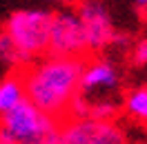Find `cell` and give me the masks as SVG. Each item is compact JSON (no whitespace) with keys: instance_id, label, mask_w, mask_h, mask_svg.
Segmentation results:
<instances>
[{"instance_id":"8","label":"cell","mask_w":147,"mask_h":144,"mask_svg":"<svg viewBox=\"0 0 147 144\" xmlns=\"http://www.w3.org/2000/svg\"><path fill=\"white\" fill-rule=\"evenodd\" d=\"M120 115L134 124H147V82L125 89L120 98Z\"/></svg>"},{"instance_id":"16","label":"cell","mask_w":147,"mask_h":144,"mask_svg":"<svg viewBox=\"0 0 147 144\" xmlns=\"http://www.w3.org/2000/svg\"><path fill=\"white\" fill-rule=\"evenodd\" d=\"M145 131H147V124H145Z\"/></svg>"},{"instance_id":"5","label":"cell","mask_w":147,"mask_h":144,"mask_svg":"<svg viewBox=\"0 0 147 144\" xmlns=\"http://www.w3.org/2000/svg\"><path fill=\"white\" fill-rule=\"evenodd\" d=\"M47 53L67 55V58H85L89 53L80 20L74 7H60L58 11H51Z\"/></svg>"},{"instance_id":"7","label":"cell","mask_w":147,"mask_h":144,"mask_svg":"<svg viewBox=\"0 0 147 144\" xmlns=\"http://www.w3.org/2000/svg\"><path fill=\"white\" fill-rule=\"evenodd\" d=\"M105 137H127L118 120H94V117H63L58 126L56 144H92Z\"/></svg>"},{"instance_id":"15","label":"cell","mask_w":147,"mask_h":144,"mask_svg":"<svg viewBox=\"0 0 147 144\" xmlns=\"http://www.w3.org/2000/svg\"><path fill=\"white\" fill-rule=\"evenodd\" d=\"M127 144H147V140H134V142H127Z\"/></svg>"},{"instance_id":"1","label":"cell","mask_w":147,"mask_h":144,"mask_svg":"<svg viewBox=\"0 0 147 144\" xmlns=\"http://www.w3.org/2000/svg\"><path fill=\"white\" fill-rule=\"evenodd\" d=\"M85 58L45 53L20 69L25 93L31 104L63 120L71 102L80 95V73Z\"/></svg>"},{"instance_id":"9","label":"cell","mask_w":147,"mask_h":144,"mask_svg":"<svg viewBox=\"0 0 147 144\" xmlns=\"http://www.w3.org/2000/svg\"><path fill=\"white\" fill-rule=\"evenodd\" d=\"M25 100H27V93H25L20 71H11L5 78H0V115L9 113L11 109L22 104Z\"/></svg>"},{"instance_id":"12","label":"cell","mask_w":147,"mask_h":144,"mask_svg":"<svg viewBox=\"0 0 147 144\" xmlns=\"http://www.w3.org/2000/svg\"><path fill=\"white\" fill-rule=\"evenodd\" d=\"M129 2H131V7L138 16L143 20H147V0H129Z\"/></svg>"},{"instance_id":"11","label":"cell","mask_w":147,"mask_h":144,"mask_svg":"<svg viewBox=\"0 0 147 144\" xmlns=\"http://www.w3.org/2000/svg\"><path fill=\"white\" fill-rule=\"evenodd\" d=\"M129 60L136 67H147V36L138 38L129 49Z\"/></svg>"},{"instance_id":"4","label":"cell","mask_w":147,"mask_h":144,"mask_svg":"<svg viewBox=\"0 0 147 144\" xmlns=\"http://www.w3.org/2000/svg\"><path fill=\"white\" fill-rule=\"evenodd\" d=\"M74 9L78 13L89 53H100L127 42L125 33H120V29L116 27V20L105 0H80Z\"/></svg>"},{"instance_id":"6","label":"cell","mask_w":147,"mask_h":144,"mask_svg":"<svg viewBox=\"0 0 147 144\" xmlns=\"http://www.w3.org/2000/svg\"><path fill=\"white\" fill-rule=\"evenodd\" d=\"M123 73L120 67L111 58L96 55L83 60V73H80V93L87 98H114V93L120 89Z\"/></svg>"},{"instance_id":"14","label":"cell","mask_w":147,"mask_h":144,"mask_svg":"<svg viewBox=\"0 0 147 144\" xmlns=\"http://www.w3.org/2000/svg\"><path fill=\"white\" fill-rule=\"evenodd\" d=\"M45 2L58 5V9H60V7H76V2H80V0H45Z\"/></svg>"},{"instance_id":"2","label":"cell","mask_w":147,"mask_h":144,"mask_svg":"<svg viewBox=\"0 0 147 144\" xmlns=\"http://www.w3.org/2000/svg\"><path fill=\"white\" fill-rule=\"evenodd\" d=\"M60 120L25 100L0 115V144H56Z\"/></svg>"},{"instance_id":"10","label":"cell","mask_w":147,"mask_h":144,"mask_svg":"<svg viewBox=\"0 0 147 144\" xmlns=\"http://www.w3.org/2000/svg\"><path fill=\"white\" fill-rule=\"evenodd\" d=\"M0 62L7 64L11 71H20V69L25 67V60L20 58L18 49L13 47V42L7 38V33H5L2 29H0Z\"/></svg>"},{"instance_id":"13","label":"cell","mask_w":147,"mask_h":144,"mask_svg":"<svg viewBox=\"0 0 147 144\" xmlns=\"http://www.w3.org/2000/svg\"><path fill=\"white\" fill-rule=\"evenodd\" d=\"M127 137H105V140H96L92 144H127Z\"/></svg>"},{"instance_id":"3","label":"cell","mask_w":147,"mask_h":144,"mask_svg":"<svg viewBox=\"0 0 147 144\" xmlns=\"http://www.w3.org/2000/svg\"><path fill=\"white\" fill-rule=\"evenodd\" d=\"M49 27H51V11L40 9V7H29V9L13 11L5 20L2 31L18 49L20 58L25 60V67H27L29 62L47 53Z\"/></svg>"}]
</instances>
